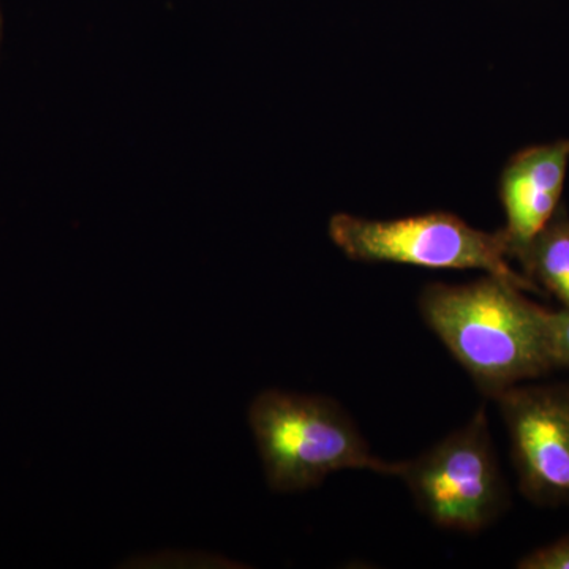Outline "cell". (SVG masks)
<instances>
[{
    "label": "cell",
    "mask_w": 569,
    "mask_h": 569,
    "mask_svg": "<svg viewBox=\"0 0 569 569\" xmlns=\"http://www.w3.org/2000/svg\"><path fill=\"white\" fill-rule=\"evenodd\" d=\"M422 320L490 399L556 370L548 309L516 284L486 274L470 283H429L418 298Z\"/></svg>",
    "instance_id": "1"
},
{
    "label": "cell",
    "mask_w": 569,
    "mask_h": 569,
    "mask_svg": "<svg viewBox=\"0 0 569 569\" xmlns=\"http://www.w3.org/2000/svg\"><path fill=\"white\" fill-rule=\"evenodd\" d=\"M249 422L274 492L317 488L336 471L399 477L402 470V462L372 455L353 419L329 397L266 389L254 397Z\"/></svg>",
    "instance_id": "2"
},
{
    "label": "cell",
    "mask_w": 569,
    "mask_h": 569,
    "mask_svg": "<svg viewBox=\"0 0 569 569\" xmlns=\"http://www.w3.org/2000/svg\"><path fill=\"white\" fill-rule=\"evenodd\" d=\"M328 233L340 252L361 263L475 269L500 277L526 293H545L511 264L500 230H479L456 213L437 211L378 220L339 212L329 219Z\"/></svg>",
    "instance_id": "3"
},
{
    "label": "cell",
    "mask_w": 569,
    "mask_h": 569,
    "mask_svg": "<svg viewBox=\"0 0 569 569\" xmlns=\"http://www.w3.org/2000/svg\"><path fill=\"white\" fill-rule=\"evenodd\" d=\"M415 503L441 529L478 533L508 505L507 486L489 432L486 407L417 459L399 477Z\"/></svg>",
    "instance_id": "4"
},
{
    "label": "cell",
    "mask_w": 569,
    "mask_h": 569,
    "mask_svg": "<svg viewBox=\"0 0 569 569\" xmlns=\"http://www.w3.org/2000/svg\"><path fill=\"white\" fill-rule=\"evenodd\" d=\"M520 492L539 507H569V385H518L496 397Z\"/></svg>",
    "instance_id": "5"
},
{
    "label": "cell",
    "mask_w": 569,
    "mask_h": 569,
    "mask_svg": "<svg viewBox=\"0 0 569 569\" xmlns=\"http://www.w3.org/2000/svg\"><path fill=\"white\" fill-rule=\"evenodd\" d=\"M569 168V138L520 149L505 164L498 197L505 212L500 228L511 261L522 263L539 231L561 206Z\"/></svg>",
    "instance_id": "6"
},
{
    "label": "cell",
    "mask_w": 569,
    "mask_h": 569,
    "mask_svg": "<svg viewBox=\"0 0 569 569\" xmlns=\"http://www.w3.org/2000/svg\"><path fill=\"white\" fill-rule=\"evenodd\" d=\"M520 272L569 310V212L561 204L531 242Z\"/></svg>",
    "instance_id": "7"
},
{
    "label": "cell",
    "mask_w": 569,
    "mask_h": 569,
    "mask_svg": "<svg viewBox=\"0 0 569 569\" xmlns=\"http://www.w3.org/2000/svg\"><path fill=\"white\" fill-rule=\"evenodd\" d=\"M519 569H569V535L531 550L516 563Z\"/></svg>",
    "instance_id": "8"
},
{
    "label": "cell",
    "mask_w": 569,
    "mask_h": 569,
    "mask_svg": "<svg viewBox=\"0 0 569 569\" xmlns=\"http://www.w3.org/2000/svg\"><path fill=\"white\" fill-rule=\"evenodd\" d=\"M548 336L553 367L569 369V310H549Z\"/></svg>",
    "instance_id": "9"
}]
</instances>
